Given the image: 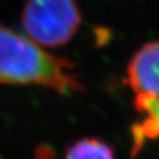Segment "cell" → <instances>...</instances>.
Returning <instances> with one entry per match:
<instances>
[{"mask_svg":"<svg viewBox=\"0 0 159 159\" xmlns=\"http://www.w3.org/2000/svg\"><path fill=\"white\" fill-rule=\"evenodd\" d=\"M81 24L75 0H27L21 26L27 38L41 47H59L73 39Z\"/></svg>","mask_w":159,"mask_h":159,"instance_id":"obj_2","label":"cell"},{"mask_svg":"<svg viewBox=\"0 0 159 159\" xmlns=\"http://www.w3.org/2000/svg\"><path fill=\"white\" fill-rule=\"evenodd\" d=\"M126 80L136 96L159 99V40L146 43L133 54Z\"/></svg>","mask_w":159,"mask_h":159,"instance_id":"obj_3","label":"cell"},{"mask_svg":"<svg viewBox=\"0 0 159 159\" xmlns=\"http://www.w3.org/2000/svg\"><path fill=\"white\" fill-rule=\"evenodd\" d=\"M65 159H116L113 148L98 138H81L66 148Z\"/></svg>","mask_w":159,"mask_h":159,"instance_id":"obj_5","label":"cell"},{"mask_svg":"<svg viewBox=\"0 0 159 159\" xmlns=\"http://www.w3.org/2000/svg\"><path fill=\"white\" fill-rule=\"evenodd\" d=\"M0 85H39L60 94L85 91L75 64L44 51L30 38L1 24Z\"/></svg>","mask_w":159,"mask_h":159,"instance_id":"obj_1","label":"cell"},{"mask_svg":"<svg viewBox=\"0 0 159 159\" xmlns=\"http://www.w3.org/2000/svg\"><path fill=\"white\" fill-rule=\"evenodd\" d=\"M133 104L137 111L143 114V119L132 127V152L136 154L146 140L159 139V99L136 96Z\"/></svg>","mask_w":159,"mask_h":159,"instance_id":"obj_4","label":"cell"}]
</instances>
